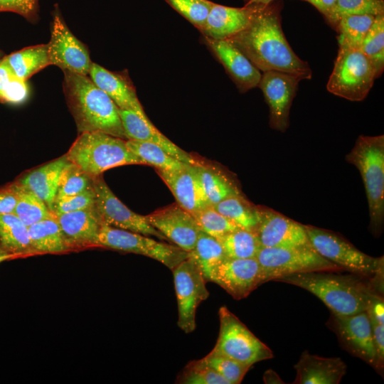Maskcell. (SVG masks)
Here are the masks:
<instances>
[{"label":"cell","mask_w":384,"mask_h":384,"mask_svg":"<svg viewBox=\"0 0 384 384\" xmlns=\"http://www.w3.org/2000/svg\"><path fill=\"white\" fill-rule=\"evenodd\" d=\"M17 194L15 214L27 227L54 215L46 204L33 192L14 182Z\"/></svg>","instance_id":"obj_35"},{"label":"cell","mask_w":384,"mask_h":384,"mask_svg":"<svg viewBox=\"0 0 384 384\" xmlns=\"http://www.w3.org/2000/svg\"><path fill=\"white\" fill-rule=\"evenodd\" d=\"M273 0H249L245 6L250 5H262L267 6L270 4Z\"/></svg>","instance_id":"obj_54"},{"label":"cell","mask_w":384,"mask_h":384,"mask_svg":"<svg viewBox=\"0 0 384 384\" xmlns=\"http://www.w3.org/2000/svg\"><path fill=\"white\" fill-rule=\"evenodd\" d=\"M204 38L241 92L258 86L262 76L261 71L231 41L206 36Z\"/></svg>","instance_id":"obj_19"},{"label":"cell","mask_w":384,"mask_h":384,"mask_svg":"<svg viewBox=\"0 0 384 384\" xmlns=\"http://www.w3.org/2000/svg\"><path fill=\"white\" fill-rule=\"evenodd\" d=\"M54 215L69 251L98 247V237L103 223L95 207Z\"/></svg>","instance_id":"obj_20"},{"label":"cell","mask_w":384,"mask_h":384,"mask_svg":"<svg viewBox=\"0 0 384 384\" xmlns=\"http://www.w3.org/2000/svg\"><path fill=\"white\" fill-rule=\"evenodd\" d=\"M360 49L373 63L376 78L380 77L384 69V14L375 16Z\"/></svg>","instance_id":"obj_37"},{"label":"cell","mask_w":384,"mask_h":384,"mask_svg":"<svg viewBox=\"0 0 384 384\" xmlns=\"http://www.w3.org/2000/svg\"><path fill=\"white\" fill-rule=\"evenodd\" d=\"M366 311L371 321L384 324V302L383 294H373L368 301Z\"/></svg>","instance_id":"obj_48"},{"label":"cell","mask_w":384,"mask_h":384,"mask_svg":"<svg viewBox=\"0 0 384 384\" xmlns=\"http://www.w3.org/2000/svg\"><path fill=\"white\" fill-rule=\"evenodd\" d=\"M0 245L17 257L36 255L28 227L14 213L0 215Z\"/></svg>","instance_id":"obj_29"},{"label":"cell","mask_w":384,"mask_h":384,"mask_svg":"<svg viewBox=\"0 0 384 384\" xmlns=\"http://www.w3.org/2000/svg\"><path fill=\"white\" fill-rule=\"evenodd\" d=\"M212 282L235 299L246 298L260 284V267L257 259L226 258L215 270Z\"/></svg>","instance_id":"obj_18"},{"label":"cell","mask_w":384,"mask_h":384,"mask_svg":"<svg viewBox=\"0 0 384 384\" xmlns=\"http://www.w3.org/2000/svg\"><path fill=\"white\" fill-rule=\"evenodd\" d=\"M294 384H338L347 366L340 358H325L304 351L294 365Z\"/></svg>","instance_id":"obj_25"},{"label":"cell","mask_w":384,"mask_h":384,"mask_svg":"<svg viewBox=\"0 0 384 384\" xmlns=\"http://www.w3.org/2000/svg\"><path fill=\"white\" fill-rule=\"evenodd\" d=\"M192 215L201 230L217 239L239 228L213 206H207Z\"/></svg>","instance_id":"obj_40"},{"label":"cell","mask_w":384,"mask_h":384,"mask_svg":"<svg viewBox=\"0 0 384 384\" xmlns=\"http://www.w3.org/2000/svg\"><path fill=\"white\" fill-rule=\"evenodd\" d=\"M188 254L200 267L206 282H212L215 270L227 258L219 240L202 230Z\"/></svg>","instance_id":"obj_32"},{"label":"cell","mask_w":384,"mask_h":384,"mask_svg":"<svg viewBox=\"0 0 384 384\" xmlns=\"http://www.w3.org/2000/svg\"><path fill=\"white\" fill-rule=\"evenodd\" d=\"M88 75L90 80L114 101L119 109L131 110L143 117H147L127 72H112L92 63Z\"/></svg>","instance_id":"obj_22"},{"label":"cell","mask_w":384,"mask_h":384,"mask_svg":"<svg viewBox=\"0 0 384 384\" xmlns=\"http://www.w3.org/2000/svg\"><path fill=\"white\" fill-rule=\"evenodd\" d=\"M39 0H0V12L18 14L30 21H35L38 15Z\"/></svg>","instance_id":"obj_45"},{"label":"cell","mask_w":384,"mask_h":384,"mask_svg":"<svg viewBox=\"0 0 384 384\" xmlns=\"http://www.w3.org/2000/svg\"><path fill=\"white\" fill-rule=\"evenodd\" d=\"M17 194L14 183L0 189V215L14 213Z\"/></svg>","instance_id":"obj_47"},{"label":"cell","mask_w":384,"mask_h":384,"mask_svg":"<svg viewBox=\"0 0 384 384\" xmlns=\"http://www.w3.org/2000/svg\"><path fill=\"white\" fill-rule=\"evenodd\" d=\"M228 258H255L261 244L255 233L238 228L218 238Z\"/></svg>","instance_id":"obj_34"},{"label":"cell","mask_w":384,"mask_h":384,"mask_svg":"<svg viewBox=\"0 0 384 384\" xmlns=\"http://www.w3.org/2000/svg\"><path fill=\"white\" fill-rule=\"evenodd\" d=\"M66 156L47 163L22 176L16 182L33 192L52 211Z\"/></svg>","instance_id":"obj_26"},{"label":"cell","mask_w":384,"mask_h":384,"mask_svg":"<svg viewBox=\"0 0 384 384\" xmlns=\"http://www.w3.org/2000/svg\"><path fill=\"white\" fill-rule=\"evenodd\" d=\"M193 166L210 206L230 196L242 194L236 181L223 170L199 161Z\"/></svg>","instance_id":"obj_27"},{"label":"cell","mask_w":384,"mask_h":384,"mask_svg":"<svg viewBox=\"0 0 384 384\" xmlns=\"http://www.w3.org/2000/svg\"><path fill=\"white\" fill-rule=\"evenodd\" d=\"M28 230L36 255L69 251L55 215L28 226Z\"/></svg>","instance_id":"obj_28"},{"label":"cell","mask_w":384,"mask_h":384,"mask_svg":"<svg viewBox=\"0 0 384 384\" xmlns=\"http://www.w3.org/2000/svg\"><path fill=\"white\" fill-rule=\"evenodd\" d=\"M255 233L262 247L311 246L304 225L267 207L260 206Z\"/></svg>","instance_id":"obj_16"},{"label":"cell","mask_w":384,"mask_h":384,"mask_svg":"<svg viewBox=\"0 0 384 384\" xmlns=\"http://www.w3.org/2000/svg\"><path fill=\"white\" fill-rule=\"evenodd\" d=\"M375 78L373 63L360 48L339 47L326 87L336 96L350 101H362Z\"/></svg>","instance_id":"obj_7"},{"label":"cell","mask_w":384,"mask_h":384,"mask_svg":"<svg viewBox=\"0 0 384 384\" xmlns=\"http://www.w3.org/2000/svg\"><path fill=\"white\" fill-rule=\"evenodd\" d=\"M126 141L102 132H82L65 156L92 177L116 166L144 164L129 150Z\"/></svg>","instance_id":"obj_5"},{"label":"cell","mask_w":384,"mask_h":384,"mask_svg":"<svg viewBox=\"0 0 384 384\" xmlns=\"http://www.w3.org/2000/svg\"><path fill=\"white\" fill-rule=\"evenodd\" d=\"M301 80L279 71L262 73L258 84L270 109V125L272 129L284 132L289 124L292 103Z\"/></svg>","instance_id":"obj_15"},{"label":"cell","mask_w":384,"mask_h":384,"mask_svg":"<svg viewBox=\"0 0 384 384\" xmlns=\"http://www.w3.org/2000/svg\"><path fill=\"white\" fill-rule=\"evenodd\" d=\"M63 73L65 96L78 132H102L127 140L114 101L87 75Z\"/></svg>","instance_id":"obj_3"},{"label":"cell","mask_w":384,"mask_h":384,"mask_svg":"<svg viewBox=\"0 0 384 384\" xmlns=\"http://www.w3.org/2000/svg\"><path fill=\"white\" fill-rule=\"evenodd\" d=\"M218 316L220 329L213 352L250 366L274 357L271 349L226 306L220 307Z\"/></svg>","instance_id":"obj_9"},{"label":"cell","mask_w":384,"mask_h":384,"mask_svg":"<svg viewBox=\"0 0 384 384\" xmlns=\"http://www.w3.org/2000/svg\"><path fill=\"white\" fill-rule=\"evenodd\" d=\"M375 17L368 14L341 16L335 25L338 33L339 47L360 48Z\"/></svg>","instance_id":"obj_33"},{"label":"cell","mask_w":384,"mask_h":384,"mask_svg":"<svg viewBox=\"0 0 384 384\" xmlns=\"http://www.w3.org/2000/svg\"><path fill=\"white\" fill-rule=\"evenodd\" d=\"M255 258L260 267V284L297 273L343 271L320 255L312 246L261 247Z\"/></svg>","instance_id":"obj_8"},{"label":"cell","mask_w":384,"mask_h":384,"mask_svg":"<svg viewBox=\"0 0 384 384\" xmlns=\"http://www.w3.org/2000/svg\"><path fill=\"white\" fill-rule=\"evenodd\" d=\"M331 326L343 348L376 370H383L374 346L371 322L366 311L350 315L331 313Z\"/></svg>","instance_id":"obj_13"},{"label":"cell","mask_w":384,"mask_h":384,"mask_svg":"<svg viewBox=\"0 0 384 384\" xmlns=\"http://www.w3.org/2000/svg\"><path fill=\"white\" fill-rule=\"evenodd\" d=\"M374 346L382 365L384 362V324L371 321Z\"/></svg>","instance_id":"obj_49"},{"label":"cell","mask_w":384,"mask_h":384,"mask_svg":"<svg viewBox=\"0 0 384 384\" xmlns=\"http://www.w3.org/2000/svg\"><path fill=\"white\" fill-rule=\"evenodd\" d=\"M176 383L180 384H229L228 381L201 359L188 363L178 375Z\"/></svg>","instance_id":"obj_41"},{"label":"cell","mask_w":384,"mask_h":384,"mask_svg":"<svg viewBox=\"0 0 384 384\" xmlns=\"http://www.w3.org/2000/svg\"><path fill=\"white\" fill-rule=\"evenodd\" d=\"M178 304V326L186 334L196 329V313L199 304L209 297L203 274L189 256L172 270Z\"/></svg>","instance_id":"obj_11"},{"label":"cell","mask_w":384,"mask_h":384,"mask_svg":"<svg viewBox=\"0 0 384 384\" xmlns=\"http://www.w3.org/2000/svg\"><path fill=\"white\" fill-rule=\"evenodd\" d=\"M93 186V177L68 161L63 168L55 200L80 193Z\"/></svg>","instance_id":"obj_38"},{"label":"cell","mask_w":384,"mask_h":384,"mask_svg":"<svg viewBox=\"0 0 384 384\" xmlns=\"http://www.w3.org/2000/svg\"><path fill=\"white\" fill-rule=\"evenodd\" d=\"M258 5H250L235 8L214 3L205 26L200 31L212 39L230 38L248 25Z\"/></svg>","instance_id":"obj_24"},{"label":"cell","mask_w":384,"mask_h":384,"mask_svg":"<svg viewBox=\"0 0 384 384\" xmlns=\"http://www.w3.org/2000/svg\"><path fill=\"white\" fill-rule=\"evenodd\" d=\"M213 207L239 228L255 233L260 220V206L250 203L242 194L230 196Z\"/></svg>","instance_id":"obj_30"},{"label":"cell","mask_w":384,"mask_h":384,"mask_svg":"<svg viewBox=\"0 0 384 384\" xmlns=\"http://www.w3.org/2000/svg\"><path fill=\"white\" fill-rule=\"evenodd\" d=\"M346 14L373 15L384 14L383 0H336L335 6L327 19L336 25L338 18Z\"/></svg>","instance_id":"obj_42"},{"label":"cell","mask_w":384,"mask_h":384,"mask_svg":"<svg viewBox=\"0 0 384 384\" xmlns=\"http://www.w3.org/2000/svg\"><path fill=\"white\" fill-rule=\"evenodd\" d=\"M95 209L103 224L167 240L151 226L145 215L134 213L113 193L101 175L93 177Z\"/></svg>","instance_id":"obj_12"},{"label":"cell","mask_w":384,"mask_h":384,"mask_svg":"<svg viewBox=\"0 0 384 384\" xmlns=\"http://www.w3.org/2000/svg\"><path fill=\"white\" fill-rule=\"evenodd\" d=\"M149 223L181 249L191 252L201 229L193 215L177 203L145 215Z\"/></svg>","instance_id":"obj_17"},{"label":"cell","mask_w":384,"mask_h":384,"mask_svg":"<svg viewBox=\"0 0 384 384\" xmlns=\"http://www.w3.org/2000/svg\"><path fill=\"white\" fill-rule=\"evenodd\" d=\"M28 96V87L26 80L14 76L0 95V99L12 104H20Z\"/></svg>","instance_id":"obj_46"},{"label":"cell","mask_w":384,"mask_h":384,"mask_svg":"<svg viewBox=\"0 0 384 384\" xmlns=\"http://www.w3.org/2000/svg\"><path fill=\"white\" fill-rule=\"evenodd\" d=\"M16 257H17L16 255L8 252L0 245V263L4 261L9 260Z\"/></svg>","instance_id":"obj_53"},{"label":"cell","mask_w":384,"mask_h":384,"mask_svg":"<svg viewBox=\"0 0 384 384\" xmlns=\"http://www.w3.org/2000/svg\"><path fill=\"white\" fill-rule=\"evenodd\" d=\"M50 65L63 71L87 75L92 65L89 52L70 31L58 7L53 13L50 39L47 44Z\"/></svg>","instance_id":"obj_14"},{"label":"cell","mask_w":384,"mask_h":384,"mask_svg":"<svg viewBox=\"0 0 384 384\" xmlns=\"http://www.w3.org/2000/svg\"><path fill=\"white\" fill-rule=\"evenodd\" d=\"M98 247L142 255L161 262L171 270L188 257V252L176 245L105 224L99 234Z\"/></svg>","instance_id":"obj_10"},{"label":"cell","mask_w":384,"mask_h":384,"mask_svg":"<svg viewBox=\"0 0 384 384\" xmlns=\"http://www.w3.org/2000/svg\"><path fill=\"white\" fill-rule=\"evenodd\" d=\"M262 73L279 71L302 80L311 78L307 62L293 51L282 29L279 9L258 5L248 25L228 38Z\"/></svg>","instance_id":"obj_1"},{"label":"cell","mask_w":384,"mask_h":384,"mask_svg":"<svg viewBox=\"0 0 384 384\" xmlns=\"http://www.w3.org/2000/svg\"><path fill=\"white\" fill-rule=\"evenodd\" d=\"M95 195L93 186L80 193L55 200L52 212L58 215L73 211L81 210L95 207Z\"/></svg>","instance_id":"obj_44"},{"label":"cell","mask_w":384,"mask_h":384,"mask_svg":"<svg viewBox=\"0 0 384 384\" xmlns=\"http://www.w3.org/2000/svg\"><path fill=\"white\" fill-rule=\"evenodd\" d=\"M312 4L326 19L330 16L336 0H304Z\"/></svg>","instance_id":"obj_50"},{"label":"cell","mask_w":384,"mask_h":384,"mask_svg":"<svg viewBox=\"0 0 384 384\" xmlns=\"http://www.w3.org/2000/svg\"><path fill=\"white\" fill-rule=\"evenodd\" d=\"M201 359L227 380L229 384L240 383L251 367L213 351Z\"/></svg>","instance_id":"obj_39"},{"label":"cell","mask_w":384,"mask_h":384,"mask_svg":"<svg viewBox=\"0 0 384 384\" xmlns=\"http://www.w3.org/2000/svg\"><path fill=\"white\" fill-rule=\"evenodd\" d=\"M119 113L127 140L156 144L174 158L188 164L193 165L198 161L160 132L148 117H143L131 110L119 109Z\"/></svg>","instance_id":"obj_21"},{"label":"cell","mask_w":384,"mask_h":384,"mask_svg":"<svg viewBox=\"0 0 384 384\" xmlns=\"http://www.w3.org/2000/svg\"><path fill=\"white\" fill-rule=\"evenodd\" d=\"M315 271L289 274L274 281L303 288L317 297L338 315H350L366 311L374 294H383V282L351 273ZM379 277V276H378Z\"/></svg>","instance_id":"obj_2"},{"label":"cell","mask_w":384,"mask_h":384,"mask_svg":"<svg viewBox=\"0 0 384 384\" xmlns=\"http://www.w3.org/2000/svg\"><path fill=\"white\" fill-rule=\"evenodd\" d=\"M14 76L6 63L4 60L0 61V95Z\"/></svg>","instance_id":"obj_51"},{"label":"cell","mask_w":384,"mask_h":384,"mask_svg":"<svg viewBox=\"0 0 384 384\" xmlns=\"http://www.w3.org/2000/svg\"><path fill=\"white\" fill-rule=\"evenodd\" d=\"M304 227L313 248L343 270L368 278L383 275V256L366 255L332 231L309 225Z\"/></svg>","instance_id":"obj_6"},{"label":"cell","mask_w":384,"mask_h":384,"mask_svg":"<svg viewBox=\"0 0 384 384\" xmlns=\"http://www.w3.org/2000/svg\"><path fill=\"white\" fill-rule=\"evenodd\" d=\"M346 159L361 174L368 203L370 228L378 235L384 222V136L360 135Z\"/></svg>","instance_id":"obj_4"},{"label":"cell","mask_w":384,"mask_h":384,"mask_svg":"<svg viewBox=\"0 0 384 384\" xmlns=\"http://www.w3.org/2000/svg\"><path fill=\"white\" fill-rule=\"evenodd\" d=\"M126 142L129 150L145 165L153 166L156 169L174 171L191 165L174 158L156 144L135 140H127Z\"/></svg>","instance_id":"obj_36"},{"label":"cell","mask_w":384,"mask_h":384,"mask_svg":"<svg viewBox=\"0 0 384 384\" xmlns=\"http://www.w3.org/2000/svg\"><path fill=\"white\" fill-rule=\"evenodd\" d=\"M156 172L173 193L176 203L191 214L210 206L193 165L174 171L156 169Z\"/></svg>","instance_id":"obj_23"},{"label":"cell","mask_w":384,"mask_h":384,"mask_svg":"<svg viewBox=\"0 0 384 384\" xmlns=\"http://www.w3.org/2000/svg\"><path fill=\"white\" fill-rule=\"evenodd\" d=\"M14 75L23 80L50 65L47 44L25 48L3 59Z\"/></svg>","instance_id":"obj_31"},{"label":"cell","mask_w":384,"mask_h":384,"mask_svg":"<svg viewBox=\"0 0 384 384\" xmlns=\"http://www.w3.org/2000/svg\"><path fill=\"white\" fill-rule=\"evenodd\" d=\"M265 383H284L279 376L272 370H267L263 376Z\"/></svg>","instance_id":"obj_52"},{"label":"cell","mask_w":384,"mask_h":384,"mask_svg":"<svg viewBox=\"0 0 384 384\" xmlns=\"http://www.w3.org/2000/svg\"><path fill=\"white\" fill-rule=\"evenodd\" d=\"M174 10L201 31L214 4L208 0H164Z\"/></svg>","instance_id":"obj_43"}]
</instances>
